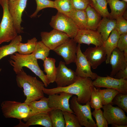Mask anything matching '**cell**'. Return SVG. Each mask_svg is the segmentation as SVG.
I'll list each match as a JSON object with an SVG mask.
<instances>
[{"mask_svg":"<svg viewBox=\"0 0 127 127\" xmlns=\"http://www.w3.org/2000/svg\"><path fill=\"white\" fill-rule=\"evenodd\" d=\"M120 35L114 29L111 32L107 39L103 42V46L106 54V64L109 63L110 57L112 51L117 48Z\"/></svg>","mask_w":127,"mask_h":127,"instance_id":"22","label":"cell"},{"mask_svg":"<svg viewBox=\"0 0 127 127\" xmlns=\"http://www.w3.org/2000/svg\"><path fill=\"white\" fill-rule=\"evenodd\" d=\"M65 62L60 61L56 67L55 82L58 87H64L73 83L77 76L75 71L68 68Z\"/></svg>","mask_w":127,"mask_h":127,"instance_id":"11","label":"cell"},{"mask_svg":"<svg viewBox=\"0 0 127 127\" xmlns=\"http://www.w3.org/2000/svg\"><path fill=\"white\" fill-rule=\"evenodd\" d=\"M59 94L48 95V106L53 110L58 109L63 112H71L74 114L71 109L69 103L70 99L73 95L65 92Z\"/></svg>","mask_w":127,"mask_h":127,"instance_id":"13","label":"cell"},{"mask_svg":"<svg viewBox=\"0 0 127 127\" xmlns=\"http://www.w3.org/2000/svg\"><path fill=\"white\" fill-rule=\"evenodd\" d=\"M112 67L110 76L114 77L120 70L127 67V62L125 59L123 52L120 51L116 48L112 51L110 55L109 63Z\"/></svg>","mask_w":127,"mask_h":127,"instance_id":"18","label":"cell"},{"mask_svg":"<svg viewBox=\"0 0 127 127\" xmlns=\"http://www.w3.org/2000/svg\"><path fill=\"white\" fill-rule=\"evenodd\" d=\"M123 52L125 60L127 62V49L125 50Z\"/></svg>","mask_w":127,"mask_h":127,"instance_id":"44","label":"cell"},{"mask_svg":"<svg viewBox=\"0 0 127 127\" xmlns=\"http://www.w3.org/2000/svg\"><path fill=\"white\" fill-rule=\"evenodd\" d=\"M109 6L111 12L110 19H116L122 16L127 9V3L119 0H106Z\"/></svg>","mask_w":127,"mask_h":127,"instance_id":"23","label":"cell"},{"mask_svg":"<svg viewBox=\"0 0 127 127\" xmlns=\"http://www.w3.org/2000/svg\"><path fill=\"white\" fill-rule=\"evenodd\" d=\"M39 101L34 100L28 105L30 108V113L28 117L24 120L26 122L30 117L40 112L48 113L53 110L48 106V98L44 97Z\"/></svg>","mask_w":127,"mask_h":127,"instance_id":"20","label":"cell"},{"mask_svg":"<svg viewBox=\"0 0 127 127\" xmlns=\"http://www.w3.org/2000/svg\"><path fill=\"white\" fill-rule=\"evenodd\" d=\"M49 24L53 29L66 33L70 38L73 39L79 29L70 18L58 12L52 16Z\"/></svg>","mask_w":127,"mask_h":127,"instance_id":"7","label":"cell"},{"mask_svg":"<svg viewBox=\"0 0 127 127\" xmlns=\"http://www.w3.org/2000/svg\"><path fill=\"white\" fill-rule=\"evenodd\" d=\"M73 9L78 10H85L89 5H91V0H70Z\"/></svg>","mask_w":127,"mask_h":127,"instance_id":"40","label":"cell"},{"mask_svg":"<svg viewBox=\"0 0 127 127\" xmlns=\"http://www.w3.org/2000/svg\"><path fill=\"white\" fill-rule=\"evenodd\" d=\"M123 17L126 20H127V11L126 9L122 15Z\"/></svg>","mask_w":127,"mask_h":127,"instance_id":"45","label":"cell"},{"mask_svg":"<svg viewBox=\"0 0 127 127\" xmlns=\"http://www.w3.org/2000/svg\"><path fill=\"white\" fill-rule=\"evenodd\" d=\"M66 16L72 20L79 29L86 28L87 17L85 10L73 9Z\"/></svg>","mask_w":127,"mask_h":127,"instance_id":"25","label":"cell"},{"mask_svg":"<svg viewBox=\"0 0 127 127\" xmlns=\"http://www.w3.org/2000/svg\"><path fill=\"white\" fill-rule=\"evenodd\" d=\"M16 80L18 86L23 88L26 96L24 103L28 104L44 97L43 89L44 85L36 77L27 75L22 69L16 74Z\"/></svg>","mask_w":127,"mask_h":127,"instance_id":"2","label":"cell"},{"mask_svg":"<svg viewBox=\"0 0 127 127\" xmlns=\"http://www.w3.org/2000/svg\"><path fill=\"white\" fill-rule=\"evenodd\" d=\"M1 69L0 68V72L1 71Z\"/></svg>","mask_w":127,"mask_h":127,"instance_id":"49","label":"cell"},{"mask_svg":"<svg viewBox=\"0 0 127 127\" xmlns=\"http://www.w3.org/2000/svg\"><path fill=\"white\" fill-rule=\"evenodd\" d=\"M28 0H16L8 1V8L13 19L17 33L23 32L21 24L22 21V13L25 8Z\"/></svg>","mask_w":127,"mask_h":127,"instance_id":"16","label":"cell"},{"mask_svg":"<svg viewBox=\"0 0 127 127\" xmlns=\"http://www.w3.org/2000/svg\"><path fill=\"white\" fill-rule=\"evenodd\" d=\"M91 99L90 101L91 107L94 109H98L102 108L103 105L99 89L94 86L91 88Z\"/></svg>","mask_w":127,"mask_h":127,"instance_id":"34","label":"cell"},{"mask_svg":"<svg viewBox=\"0 0 127 127\" xmlns=\"http://www.w3.org/2000/svg\"><path fill=\"white\" fill-rule=\"evenodd\" d=\"M44 71L46 73V76L49 85L55 82L56 67L55 63L56 60L53 58L47 57L44 61Z\"/></svg>","mask_w":127,"mask_h":127,"instance_id":"26","label":"cell"},{"mask_svg":"<svg viewBox=\"0 0 127 127\" xmlns=\"http://www.w3.org/2000/svg\"><path fill=\"white\" fill-rule=\"evenodd\" d=\"M92 114L95 118L98 127H108V124L100 109H95Z\"/></svg>","mask_w":127,"mask_h":127,"instance_id":"38","label":"cell"},{"mask_svg":"<svg viewBox=\"0 0 127 127\" xmlns=\"http://www.w3.org/2000/svg\"><path fill=\"white\" fill-rule=\"evenodd\" d=\"M106 0H95L92 1L91 6L93 7L100 16L103 17L110 18V13L107 8Z\"/></svg>","mask_w":127,"mask_h":127,"instance_id":"31","label":"cell"},{"mask_svg":"<svg viewBox=\"0 0 127 127\" xmlns=\"http://www.w3.org/2000/svg\"><path fill=\"white\" fill-rule=\"evenodd\" d=\"M92 2H93L95 0H91Z\"/></svg>","mask_w":127,"mask_h":127,"instance_id":"48","label":"cell"},{"mask_svg":"<svg viewBox=\"0 0 127 127\" xmlns=\"http://www.w3.org/2000/svg\"><path fill=\"white\" fill-rule=\"evenodd\" d=\"M77 47L73 39L70 38L53 51L63 57L66 64H68L75 62Z\"/></svg>","mask_w":127,"mask_h":127,"instance_id":"15","label":"cell"},{"mask_svg":"<svg viewBox=\"0 0 127 127\" xmlns=\"http://www.w3.org/2000/svg\"><path fill=\"white\" fill-rule=\"evenodd\" d=\"M8 1H14L16 0H7Z\"/></svg>","mask_w":127,"mask_h":127,"instance_id":"47","label":"cell"},{"mask_svg":"<svg viewBox=\"0 0 127 127\" xmlns=\"http://www.w3.org/2000/svg\"><path fill=\"white\" fill-rule=\"evenodd\" d=\"M99 91L103 106L111 104L115 96L120 93L116 90L109 88L102 90L99 89Z\"/></svg>","mask_w":127,"mask_h":127,"instance_id":"32","label":"cell"},{"mask_svg":"<svg viewBox=\"0 0 127 127\" xmlns=\"http://www.w3.org/2000/svg\"><path fill=\"white\" fill-rule=\"evenodd\" d=\"M116 20L104 17L101 19L97 29L96 31L101 35L103 42L109 36L112 31L114 29Z\"/></svg>","mask_w":127,"mask_h":127,"instance_id":"21","label":"cell"},{"mask_svg":"<svg viewBox=\"0 0 127 127\" xmlns=\"http://www.w3.org/2000/svg\"><path fill=\"white\" fill-rule=\"evenodd\" d=\"M37 42V39L34 37L28 40L26 43H20L18 46L17 52L22 55L32 54L35 49Z\"/></svg>","mask_w":127,"mask_h":127,"instance_id":"29","label":"cell"},{"mask_svg":"<svg viewBox=\"0 0 127 127\" xmlns=\"http://www.w3.org/2000/svg\"><path fill=\"white\" fill-rule=\"evenodd\" d=\"M93 81L90 78L77 76L75 81L73 84L64 87H58L50 89L44 87V93L47 95L58 94L62 92L75 95L77 96V100L79 104H85L90 101L91 97V88L94 86Z\"/></svg>","mask_w":127,"mask_h":127,"instance_id":"1","label":"cell"},{"mask_svg":"<svg viewBox=\"0 0 127 127\" xmlns=\"http://www.w3.org/2000/svg\"><path fill=\"white\" fill-rule=\"evenodd\" d=\"M115 78L127 79V67L123 69L118 72L114 77Z\"/></svg>","mask_w":127,"mask_h":127,"instance_id":"42","label":"cell"},{"mask_svg":"<svg viewBox=\"0 0 127 127\" xmlns=\"http://www.w3.org/2000/svg\"><path fill=\"white\" fill-rule=\"evenodd\" d=\"M3 10L2 19L0 24V44L11 41L17 35L13 19L10 13L7 0H0Z\"/></svg>","mask_w":127,"mask_h":127,"instance_id":"4","label":"cell"},{"mask_svg":"<svg viewBox=\"0 0 127 127\" xmlns=\"http://www.w3.org/2000/svg\"><path fill=\"white\" fill-rule=\"evenodd\" d=\"M87 17L86 29L96 30L101 19V16L94 8L88 6L85 9Z\"/></svg>","mask_w":127,"mask_h":127,"instance_id":"24","label":"cell"},{"mask_svg":"<svg viewBox=\"0 0 127 127\" xmlns=\"http://www.w3.org/2000/svg\"><path fill=\"white\" fill-rule=\"evenodd\" d=\"M111 126L112 127H127V125L112 124H111Z\"/></svg>","mask_w":127,"mask_h":127,"instance_id":"43","label":"cell"},{"mask_svg":"<svg viewBox=\"0 0 127 127\" xmlns=\"http://www.w3.org/2000/svg\"><path fill=\"white\" fill-rule=\"evenodd\" d=\"M26 122L24 123L20 121V124L22 125L20 127H28L31 125H38L45 127H52L49 114L47 113L36 114L29 117Z\"/></svg>","mask_w":127,"mask_h":127,"instance_id":"19","label":"cell"},{"mask_svg":"<svg viewBox=\"0 0 127 127\" xmlns=\"http://www.w3.org/2000/svg\"><path fill=\"white\" fill-rule=\"evenodd\" d=\"M104 116L108 124L127 125V117L124 111L119 107L109 103L102 107Z\"/></svg>","mask_w":127,"mask_h":127,"instance_id":"10","label":"cell"},{"mask_svg":"<svg viewBox=\"0 0 127 127\" xmlns=\"http://www.w3.org/2000/svg\"><path fill=\"white\" fill-rule=\"evenodd\" d=\"M116 20V23L114 29L119 35L127 33V20L122 16Z\"/></svg>","mask_w":127,"mask_h":127,"instance_id":"39","label":"cell"},{"mask_svg":"<svg viewBox=\"0 0 127 127\" xmlns=\"http://www.w3.org/2000/svg\"><path fill=\"white\" fill-rule=\"evenodd\" d=\"M77 98L76 96L72 97L70 101V107L80 125L85 127H97L92 117L90 101L83 105L78 102Z\"/></svg>","mask_w":127,"mask_h":127,"instance_id":"5","label":"cell"},{"mask_svg":"<svg viewBox=\"0 0 127 127\" xmlns=\"http://www.w3.org/2000/svg\"><path fill=\"white\" fill-rule=\"evenodd\" d=\"M65 127H81L76 115L73 113L63 112Z\"/></svg>","mask_w":127,"mask_h":127,"instance_id":"36","label":"cell"},{"mask_svg":"<svg viewBox=\"0 0 127 127\" xmlns=\"http://www.w3.org/2000/svg\"><path fill=\"white\" fill-rule=\"evenodd\" d=\"M112 105H115L127 113V94L120 93L117 94L114 97L110 104Z\"/></svg>","mask_w":127,"mask_h":127,"instance_id":"35","label":"cell"},{"mask_svg":"<svg viewBox=\"0 0 127 127\" xmlns=\"http://www.w3.org/2000/svg\"><path fill=\"white\" fill-rule=\"evenodd\" d=\"M48 114L52 127H65V122L62 111L58 109L53 110Z\"/></svg>","mask_w":127,"mask_h":127,"instance_id":"28","label":"cell"},{"mask_svg":"<svg viewBox=\"0 0 127 127\" xmlns=\"http://www.w3.org/2000/svg\"><path fill=\"white\" fill-rule=\"evenodd\" d=\"M10 64L13 67V70L16 74L25 67L30 69L41 79L47 87L49 85L46 75L41 70L38 65L37 60L32 54L28 55H22L16 52L10 55Z\"/></svg>","mask_w":127,"mask_h":127,"instance_id":"3","label":"cell"},{"mask_svg":"<svg viewBox=\"0 0 127 127\" xmlns=\"http://www.w3.org/2000/svg\"><path fill=\"white\" fill-rule=\"evenodd\" d=\"M117 48L121 52L127 49V33L120 35Z\"/></svg>","mask_w":127,"mask_h":127,"instance_id":"41","label":"cell"},{"mask_svg":"<svg viewBox=\"0 0 127 127\" xmlns=\"http://www.w3.org/2000/svg\"><path fill=\"white\" fill-rule=\"evenodd\" d=\"M55 8L67 16L73 9L70 0H54Z\"/></svg>","mask_w":127,"mask_h":127,"instance_id":"33","label":"cell"},{"mask_svg":"<svg viewBox=\"0 0 127 127\" xmlns=\"http://www.w3.org/2000/svg\"><path fill=\"white\" fill-rule=\"evenodd\" d=\"M36 4V9L30 16L32 18L36 16L38 13L41 10L46 8H55L54 1L50 0H35Z\"/></svg>","mask_w":127,"mask_h":127,"instance_id":"37","label":"cell"},{"mask_svg":"<svg viewBox=\"0 0 127 127\" xmlns=\"http://www.w3.org/2000/svg\"><path fill=\"white\" fill-rule=\"evenodd\" d=\"M50 50L41 41L37 42L34 50L32 54L37 60L43 61L48 56Z\"/></svg>","mask_w":127,"mask_h":127,"instance_id":"30","label":"cell"},{"mask_svg":"<svg viewBox=\"0 0 127 127\" xmlns=\"http://www.w3.org/2000/svg\"><path fill=\"white\" fill-rule=\"evenodd\" d=\"M92 84L95 87L114 89L120 93L127 94V79H117L107 75L105 77L98 75Z\"/></svg>","mask_w":127,"mask_h":127,"instance_id":"8","label":"cell"},{"mask_svg":"<svg viewBox=\"0 0 127 127\" xmlns=\"http://www.w3.org/2000/svg\"><path fill=\"white\" fill-rule=\"evenodd\" d=\"M73 39L76 43L90 44L95 46L103 45L101 35L96 31L87 29H79Z\"/></svg>","mask_w":127,"mask_h":127,"instance_id":"14","label":"cell"},{"mask_svg":"<svg viewBox=\"0 0 127 127\" xmlns=\"http://www.w3.org/2000/svg\"><path fill=\"white\" fill-rule=\"evenodd\" d=\"M40 36L41 41L53 50L70 38L66 33L54 29L49 32H42Z\"/></svg>","mask_w":127,"mask_h":127,"instance_id":"12","label":"cell"},{"mask_svg":"<svg viewBox=\"0 0 127 127\" xmlns=\"http://www.w3.org/2000/svg\"><path fill=\"white\" fill-rule=\"evenodd\" d=\"M83 53L94 69H96L106 60V54L103 45L89 47Z\"/></svg>","mask_w":127,"mask_h":127,"instance_id":"17","label":"cell"},{"mask_svg":"<svg viewBox=\"0 0 127 127\" xmlns=\"http://www.w3.org/2000/svg\"><path fill=\"white\" fill-rule=\"evenodd\" d=\"M75 63L76 66L75 72L77 76L90 78L92 80L96 79L98 75L92 71L91 65L82 52L80 44H79L77 45Z\"/></svg>","mask_w":127,"mask_h":127,"instance_id":"9","label":"cell"},{"mask_svg":"<svg viewBox=\"0 0 127 127\" xmlns=\"http://www.w3.org/2000/svg\"><path fill=\"white\" fill-rule=\"evenodd\" d=\"M1 106L3 115L7 118H13L24 120L30 112L28 104L24 102L5 100L2 102Z\"/></svg>","mask_w":127,"mask_h":127,"instance_id":"6","label":"cell"},{"mask_svg":"<svg viewBox=\"0 0 127 127\" xmlns=\"http://www.w3.org/2000/svg\"><path fill=\"white\" fill-rule=\"evenodd\" d=\"M122 0L123 1L127 3V0Z\"/></svg>","mask_w":127,"mask_h":127,"instance_id":"46","label":"cell"},{"mask_svg":"<svg viewBox=\"0 0 127 127\" xmlns=\"http://www.w3.org/2000/svg\"><path fill=\"white\" fill-rule=\"evenodd\" d=\"M22 40V36L17 35L8 44L0 46V60L4 57L17 52L18 46Z\"/></svg>","mask_w":127,"mask_h":127,"instance_id":"27","label":"cell"}]
</instances>
